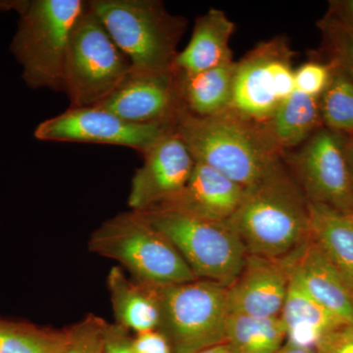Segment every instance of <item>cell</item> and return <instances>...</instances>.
Segmentation results:
<instances>
[{
    "label": "cell",
    "mask_w": 353,
    "mask_h": 353,
    "mask_svg": "<svg viewBox=\"0 0 353 353\" xmlns=\"http://www.w3.org/2000/svg\"><path fill=\"white\" fill-rule=\"evenodd\" d=\"M288 160L308 202L353 216L345 134L322 127Z\"/></svg>",
    "instance_id": "30bf717a"
},
{
    "label": "cell",
    "mask_w": 353,
    "mask_h": 353,
    "mask_svg": "<svg viewBox=\"0 0 353 353\" xmlns=\"http://www.w3.org/2000/svg\"><path fill=\"white\" fill-rule=\"evenodd\" d=\"M71 341L62 330L0 317V353H60Z\"/></svg>",
    "instance_id": "cb8c5ba5"
},
{
    "label": "cell",
    "mask_w": 353,
    "mask_h": 353,
    "mask_svg": "<svg viewBox=\"0 0 353 353\" xmlns=\"http://www.w3.org/2000/svg\"><path fill=\"white\" fill-rule=\"evenodd\" d=\"M284 323L279 317L259 318L229 313L226 343L236 353H275L285 343Z\"/></svg>",
    "instance_id": "603a6c76"
},
{
    "label": "cell",
    "mask_w": 353,
    "mask_h": 353,
    "mask_svg": "<svg viewBox=\"0 0 353 353\" xmlns=\"http://www.w3.org/2000/svg\"><path fill=\"white\" fill-rule=\"evenodd\" d=\"M106 325L99 316L88 314L71 326V341L60 353H105Z\"/></svg>",
    "instance_id": "4316f807"
},
{
    "label": "cell",
    "mask_w": 353,
    "mask_h": 353,
    "mask_svg": "<svg viewBox=\"0 0 353 353\" xmlns=\"http://www.w3.org/2000/svg\"><path fill=\"white\" fill-rule=\"evenodd\" d=\"M88 246L95 254L119 262L141 284L162 287L197 279L171 241L139 211L102 223Z\"/></svg>",
    "instance_id": "3957f363"
},
{
    "label": "cell",
    "mask_w": 353,
    "mask_h": 353,
    "mask_svg": "<svg viewBox=\"0 0 353 353\" xmlns=\"http://www.w3.org/2000/svg\"><path fill=\"white\" fill-rule=\"evenodd\" d=\"M352 304H353V289L352 290Z\"/></svg>",
    "instance_id": "8d00e7d4"
},
{
    "label": "cell",
    "mask_w": 353,
    "mask_h": 353,
    "mask_svg": "<svg viewBox=\"0 0 353 353\" xmlns=\"http://www.w3.org/2000/svg\"><path fill=\"white\" fill-rule=\"evenodd\" d=\"M284 259L248 254L236 280L227 288L228 310L252 317H279L290 284Z\"/></svg>",
    "instance_id": "5bb4252c"
},
{
    "label": "cell",
    "mask_w": 353,
    "mask_h": 353,
    "mask_svg": "<svg viewBox=\"0 0 353 353\" xmlns=\"http://www.w3.org/2000/svg\"><path fill=\"white\" fill-rule=\"evenodd\" d=\"M97 108L132 124H174L183 109L173 69L166 72L132 68L122 83Z\"/></svg>",
    "instance_id": "7c38bea8"
},
{
    "label": "cell",
    "mask_w": 353,
    "mask_h": 353,
    "mask_svg": "<svg viewBox=\"0 0 353 353\" xmlns=\"http://www.w3.org/2000/svg\"><path fill=\"white\" fill-rule=\"evenodd\" d=\"M345 152H347L348 168H350L353 187V134L347 136L345 134Z\"/></svg>",
    "instance_id": "d6a6232c"
},
{
    "label": "cell",
    "mask_w": 353,
    "mask_h": 353,
    "mask_svg": "<svg viewBox=\"0 0 353 353\" xmlns=\"http://www.w3.org/2000/svg\"><path fill=\"white\" fill-rule=\"evenodd\" d=\"M85 6L81 0H32L20 11L11 51L30 88L63 92L70 38Z\"/></svg>",
    "instance_id": "5b68a950"
},
{
    "label": "cell",
    "mask_w": 353,
    "mask_h": 353,
    "mask_svg": "<svg viewBox=\"0 0 353 353\" xmlns=\"http://www.w3.org/2000/svg\"><path fill=\"white\" fill-rule=\"evenodd\" d=\"M243 196L245 189L239 183L208 165L196 162L183 189L152 209L176 211L213 222H227L240 206Z\"/></svg>",
    "instance_id": "9a60e30c"
},
{
    "label": "cell",
    "mask_w": 353,
    "mask_h": 353,
    "mask_svg": "<svg viewBox=\"0 0 353 353\" xmlns=\"http://www.w3.org/2000/svg\"><path fill=\"white\" fill-rule=\"evenodd\" d=\"M174 131L196 162L205 164L246 190L261 181L283 160L264 128L224 112L199 117L180 111Z\"/></svg>",
    "instance_id": "7a4b0ae2"
},
{
    "label": "cell",
    "mask_w": 353,
    "mask_h": 353,
    "mask_svg": "<svg viewBox=\"0 0 353 353\" xmlns=\"http://www.w3.org/2000/svg\"><path fill=\"white\" fill-rule=\"evenodd\" d=\"M24 4L25 1H0V10L16 9L19 12Z\"/></svg>",
    "instance_id": "d590c367"
},
{
    "label": "cell",
    "mask_w": 353,
    "mask_h": 353,
    "mask_svg": "<svg viewBox=\"0 0 353 353\" xmlns=\"http://www.w3.org/2000/svg\"><path fill=\"white\" fill-rule=\"evenodd\" d=\"M139 212L171 241L197 279L228 288L241 273L248 253L226 222L161 209Z\"/></svg>",
    "instance_id": "ba28073f"
},
{
    "label": "cell",
    "mask_w": 353,
    "mask_h": 353,
    "mask_svg": "<svg viewBox=\"0 0 353 353\" xmlns=\"http://www.w3.org/2000/svg\"><path fill=\"white\" fill-rule=\"evenodd\" d=\"M234 31V24L224 11L211 8L197 18L189 43L174 60L173 71L189 76L232 63Z\"/></svg>",
    "instance_id": "e0dca14e"
},
{
    "label": "cell",
    "mask_w": 353,
    "mask_h": 353,
    "mask_svg": "<svg viewBox=\"0 0 353 353\" xmlns=\"http://www.w3.org/2000/svg\"><path fill=\"white\" fill-rule=\"evenodd\" d=\"M153 288L160 308L157 330L166 336L172 353H196L226 343V287L196 279Z\"/></svg>",
    "instance_id": "8992f818"
},
{
    "label": "cell",
    "mask_w": 353,
    "mask_h": 353,
    "mask_svg": "<svg viewBox=\"0 0 353 353\" xmlns=\"http://www.w3.org/2000/svg\"><path fill=\"white\" fill-rule=\"evenodd\" d=\"M319 105L323 126L347 136L353 134V81L341 70L333 67L329 85L319 97Z\"/></svg>",
    "instance_id": "d4e9b609"
},
{
    "label": "cell",
    "mask_w": 353,
    "mask_h": 353,
    "mask_svg": "<svg viewBox=\"0 0 353 353\" xmlns=\"http://www.w3.org/2000/svg\"><path fill=\"white\" fill-rule=\"evenodd\" d=\"M290 284L281 319L285 328V343L314 350L318 341L343 323L317 303L290 274Z\"/></svg>",
    "instance_id": "ac0fdd59"
},
{
    "label": "cell",
    "mask_w": 353,
    "mask_h": 353,
    "mask_svg": "<svg viewBox=\"0 0 353 353\" xmlns=\"http://www.w3.org/2000/svg\"><path fill=\"white\" fill-rule=\"evenodd\" d=\"M174 124H132L97 108H69L43 121L34 130L43 141H71L126 146L145 154Z\"/></svg>",
    "instance_id": "8fae6325"
},
{
    "label": "cell",
    "mask_w": 353,
    "mask_h": 353,
    "mask_svg": "<svg viewBox=\"0 0 353 353\" xmlns=\"http://www.w3.org/2000/svg\"><path fill=\"white\" fill-rule=\"evenodd\" d=\"M236 62L194 74H176L183 108L188 112L210 117L226 112L231 103Z\"/></svg>",
    "instance_id": "44dd1931"
},
{
    "label": "cell",
    "mask_w": 353,
    "mask_h": 353,
    "mask_svg": "<svg viewBox=\"0 0 353 353\" xmlns=\"http://www.w3.org/2000/svg\"><path fill=\"white\" fill-rule=\"evenodd\" d=\"M196 353H236L233 348L230 347L229 343H221V345H215V347H209L208 350H201Z\"/></svg>",
    "instance_id": "836d02e7"
},
{
    "label": "cell",
    "mask_w": 353,
    "mask_h": 353,
    "mask_svg": "<svg viewBox=\"0 0 353 353\" xmlns=\"http://www.w3.org/2000/svg\"><path fill=\"white\" fill-rule=\"evenodd\" d=\"M275 353H314V350L294 347V345H289V343H285V345Z\"/></svg>",
    "instance_id": "e575fe53"
},
{
    "label": "cell",
    "mask_w": 353,
    "mask_h": 353,
    "mask_svg": "<svg viewBox=\"0 0 353 353\" xmlns=\"http://www.w3.org/2000/svg\"><path fill=\"white\" fill-rule=\"evenodd\" d=\"M132 71L126 55L88 6L77 21L65 58L63 92L70 108H94Z\"/></svg>",
    "instance_id": "52a82bcc"
},
{
    "label": "cell",
    "mask_w": 353,
    "mask_h": 353,
    "mask_svg": "<svg viewBox=\"0 0 353 353\" xmlns=\"http://www.w3.org/2000/svg\"><path fill=\"white\" fill-rule=\"evenodd\" d=\"M132 343L137 353H172L169 341L159 330L137 334Z\"/></svg>",
    "instance_id": "f546056e"
},
{
    "label": "cell",
    "mask_w": 353,
    "mask_h": 353,
    "mask_svg": "<svg viewBox=\"0 0 353 353\" xmlns=\"http://www.w3.org/2000/svg\"><path fill=\"white\" fill-rule=\"evenodd\" d=\"M310 239L353 289V216L308 202Z\"/></svg>",
    "instance_id": "ffe728a7"
},
{
    "label": "cell",
    "mask_w": 353,
    "mask_h": 353,
    "mask_svg": "<svg viewBox=\"0 0 353 353\" xmlns=\"http://www.w3.org/2000/svg\"><path fill=\"white\" fill-rule=\"evenodd\" d=\"M145 162L132 179L128 204L146 211L176 196L189 182L196 160L176 134L169 132L143 154Z\"/></svg>",
    "instance_id": "4fadbf2b"
},
{
    "label": "cell",
    "mask_w": 353,
    "mask_h": 353,
    "mask_svg": "<svg viewBox=\"0 0 353 353\" xmlns=\"http://www.w3.org/2000/svg\"><path fill=\"white\" fill-rule=\"evenodd\" d=\"M323 126L319 97H310L294 90L277 109L264 126L279 150L303 145Z\"/></svg>",
    "instance_id": "7402d4cb"
},
{
    "label": "cell",
    "mask_w": 353,
    "mask_h": 353,
    "mask_svg": "<svg viewBox=\"0 0 353 353\" xmlns=\"http://www.w3.org/2000/svg\"><path fill=\"white\" fill-rule=\"evenodd\" d=\"M227 224L240 236L248 254L284 259L310 239L308 201L283 160L245 190Z\"/></svg>",
    "instance_id": "6da1fadb"
},
{
    "label": "cell",
    "mask_w": 353,
    "mask_h": 353,
    "mask_svg": "<svg viewBox=\"0 0 353 353\" xmlns=\"http://www.w3.org/2000/svg\"><path fill=\"white\" fill-rule=\"evenodd\" d=\"M88 8L101 21L116 46L143 72L173 69L185 20L171 15L157 0H94Z\"/></svg>",
    "instance_id": "277c9868"
},
{
    "label": "cell",
    "mask_w": 353,
    "mask_h": 353,
    "mask_svg": "<svg viewBox=\"0 0 353 353\" xmlns=\"http://www.w3.org/2000/svg\"><path fill=\"white\" fill-rule=\"evenodd\" d=\"M326 15L343 24L353 26V0H333L329 2Z\"/></svg>",
    "instance_id": "1f68e13d"
},
{
    "label": "cell",
    "mask_w": 353,
    "mask_h": 353,
    "mask_svg": "<svg viewBox=\"0 0 353 353\" xmlns=\"http://www.w3.org/2000/svg\"><path fill=\"white\" fill-rule=\"evenodd\" d=\"M294 51L277 37L257 44L236 62L231 103L226 112L264 128L296 90Z\"/></svg>",
    "instance_id": "9c48e42d"
},
{
    "label": "cell",
    "mask_w": 353,
    "mask_h": 353,
    "mask_svg": "<svg viewBox=\"0 0 353 353\" xmlns=\"http://www.w3.org/2000/svg\"><path fill=\"white\" fill-rule=\"evenodd\" d=\"M314 353H353V323H343L318 341Z\"/></svg>",
    "instance_id": "f1b7e54d"
},
{
    "label": "cell",
    "mask_w": 353,
    "mask_h": 353,
    "mask_svg": "<svg viewBox=\"0 0 353 353\" xmlns=\"http://www.w3.org/2000/svg\"><path fill=\"white\" fill-rule=\"evenodd\" d=\"M317 25L329 54L328 63L353 81V26L343 24L328 15Z\"/></svg>",
    "instance_id": "484cf974"
},
{
    "label": "cell",
    "mask_w": 353,
    "mask_h": 353,
    "mask_svg": "<svg viewBox=\"0 0 353 353\" xmlns=\"http://www.w3.org/2000/svg\"><path fill=\"white\" fill-rule=\"evenodd\" d=\"M108 287L116 324L137 334L158 329L160 308L153 285L128 278L120 267H113Z\"/></svg>",
    "instance_id": "d6986e66"
},
{
    "label": "cell",
    "mask_w": 353,
    "mask_h": 353,
    "mask_svg": "<svg viewBox=\"0 0 353 353\" xmlns=\"http://www.w3.org/2000/svg\"><path fill=\"white\" fill-rule=\"evenodd\" d=\"M129 330L118 324L106 325L105 353H137L132 347Z\"/></svg>",
    "instance_id": "4dcf8cb0"
},
{
    "label": "cell",
    "mask_w": 353,
    "mask_h": 353,
    "mask_svg": "<svg viewBox=\"0 0 353 353\" xmlns=\"http://www.w3.org/2000/svg\"><path fill=\"white\" fill-rule=\"evenodd\" d=\"M332 75L333 67L329 63L306 62L294 70V87L297 92L320 97L328 87Z\"/></svg>",
    "instance_id": "83f0119b"
},
{
    "label": "cell",
    "mask_w": 353,
    "mask_h": 353,
    "mask_svg": "<svg viewBox=\"0 0 353 353\" xmlns=\"http://www.w3.org/2000/svg\"><path fill=\"white\" fill-rule=\"evenodd\" d=\"M284 260L290 275L309 296L336 317L353 323L352 290L314 241L309 239Z\"/></svg>",
    "instance_id": "2e32d148"
}]
</instances>
